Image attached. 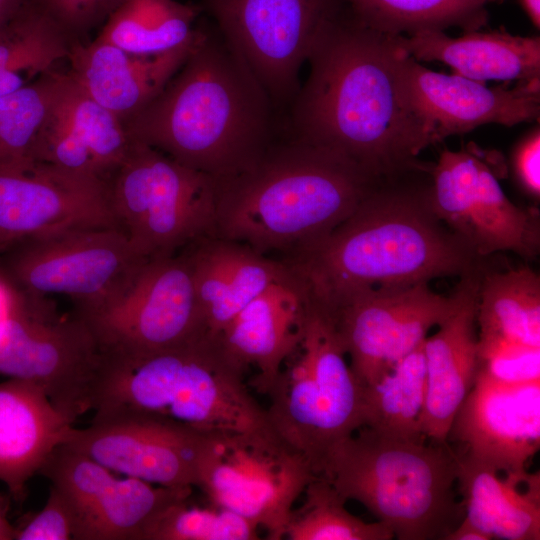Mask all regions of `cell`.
I'll list each match as a JSON object with an SVG mask.
<instances>
[{"instance_id":"cell-1","label":"cell","mask_w":540,"mask_h":540,"mask_svg":"<svg viewBox=\"0 0 540 540\" xmlns=\"http://www.w3.org/2000/svg\"><path fill=\"white\" fill-rule=\"evenodd\" d=\"M397 35L350 11L327 30L285 117V132L353 161L377 179L424 168L417 156L436 141L412 110L398 76Z\"/></svg>"},{"instance_id":"cell-2","label":"cell","mask_w":540,"mask_h":540,"mask_svg":"<svg viewBox=\"0 0 540 540\" xmlns=\"http://www.w3.org/2000/svg\"><path fill=\"white\" fill-rule=\"evenodd\" d=\"M404 175L381 180L332 230L286 253L315 303L329 310L366 289L481 268L482 257L435 214L430 187L408 185Z\"/></svg>"},{"instance_id":"cell-3","label":"cell","mask_w":540,"mask_h":540,"mask_svg":"<svg viewBox=\"0 0 540 540\" xmlns=\"http://www.w3.org/2000/svg\"><path fill=\"white\" fill-rule=\"evenodd\" d=\"M124 127L130 140L219 182L253 166L284 121L218 28L203 25L181 68Z\"/></svg>"},{"instance_id":"cell-4","label":"cell","mask_w":540,"mask_h":540,"mask_svg":"<svg viewBox=\"0 0 540 540\" xmlns=\"http://www.w3.org/2000/svg\"><path fill=\"white\" fill-rule=\"evenodd\" d=\"M381 180L284 132L249 169L217 182L213 236L288 253L341 223Z\"/></svg>"},{"instance_id":"cell-5","label":"cell","mask_w":540,"mask_h":540,"mask_svg":"<svg viewBox=\"0 0 540 540\" xmlns=\"http://www.w3.org/2000/svg\"><path fill=\"white\" fill-rule=\"evenodd\" d=\"M104 353L93 419L147 416L211 434L267 423L216 337L142 355Z\"/></svg>"},{"instance_id":"cell-6","label":"cell","mask_w":540,"mask_h":540,"mask_svg":"<svg viewBox=\"0 0 540 540\" xmlns=\"http://www.w3.org/2000/svg\"><path fill=\"white\" fill-rule=\"evenodd\" d=\"M457 457L426 444L361 427L338 443L319 474L365 506L399 540H445L464 517L456 499Z\"/></svg>"},{"instance_id":"cell-7","label":"cell","mask_w":540,"mask_h":540,"mask_svg":"<svg viewBox=\"0 0 540 540\" xmlns=\"http://www.w3.org/2000/svg\"><path fill=\"white\" fill-rule=\"evenodd\" d=\"M331 315L310 297L303 334L266 395L269 426L318 475L328 453L364 425L363 388Z\"/></svg>"},{"instance_id":"cell-8","label":"cell","mask_w":540,"mask_h":540,"mask_svg":"<svg viewBox=\"0 0 540 540\" xmlns=\"http://www.w3.org/2000/svg\"><path fill=\"white\" fill-rule=\"evenodd\" d=\"M107 186L118 228L147 259L214 234L216 180L144 143L132 141Z\"/></svg>"},{"instance_id":"cell-9","label":"cell","mask_w":540,"mask_h":540,"mask_svg":"<svg viewBox=\"0 0 540 540\" xmlns=\"http://www.w3.org/2000/svg\"><path fill=\"white\" fill-rule=\"evenodd\" d=\"M316 475L266 423L207 434L195 486L209 502L247 519L268 539L280 540L294 504Z\"/></svg>"},{"instance_id":"cell-10","label":"cell","mask_w":540,"mask_h":540,"mask_svg":"<svg viewBox=\"0 0 540 540\" xmlns=\"http://www.w3.org/2000/svg\"><path fill=\"white\" fill-rule=\"evenodd\" d=\"M103 350L75 312L59 317L47 298L18 295L0 322V374L40 385L70 421L92 410Z\"/></svg>"},{"instance_id":"cell-11","label":"cell","mask_w":540,"mask_h":540,"mask_svg":"<svg viewBox=\"0 0 540 540\" xmlns=\"http://www.w3.org/2000/svg\"><path fill=\"white\" fill-rule=\"evenodd\" d=\"M284 120L299 74L317 43L348 8L346 0H203Z\"/></svg>"},{"instance_id":"cell-12","label":"cell","mask_w":540,"mask_h":540,"mask_svg":"<svg viewBox=\"0 0 540 540\" xmlns=\"http://www.w3.org/2000/svg\"><path fill=\"white\" fill-rule=\"evenodd\" d=\"M74 312L110 354L142 355L207 335L184 249L148 259L116 294Z\"/></svg>"},{"instance_id":"cell-13","label":"cell","mask_w":540,"mask_h":540,"mask_svg":"<svg viewBox=\"0 0 540 540\" xmlns=\"http://www.w3.org/2000/svg\"><path fill=\"white\" fill-rule=\"evenodd\" d=\"M147 260L118 228H78L2 253L0 273L29 296H67L80 311L120 291Z\"/></svg>"},{"instance_id":"cell-14","label":"cell","mask_w":540,"mask_h":540,"mask_svg":"<svg viewBox=\"0 0 540 540\" xmlns=\"http://www.w3.org/2000/svg\"><path fill=\"white\" fill-rule=\"evenodd\" d=\"M431 176L435 214L478 256L511 251L532 260L539 254L538 210L511 202L497 172L472 144L442 151Z\"/></svg>"},{"instance_id":"cell-15","label":"cell","mask_w":540,"mask_h":540,"mask_svg":"<svg viewBox=\"0 0 540 540\" xmlns=\"http://www.w3.org/2000/svg\"><path fill=\"white\" fill-rule=\"evenodd\" d=\"M453 306L452 294L444 297L428 283H417L366 289L332 309H324L331 315L349 366L364 388L421 344Z\"/></svg>"},{"instance_id":"cell-16","label":"cell","mask_w":540,"mask_h":540,"mask_svg":"<svg viewBox=\"0 0 540 540\" xmlns=\"http://www.w3.org/2000/svg\"><path fill=\"white\" fill-rule=\"evenodd\" d=\"M98 227L118 228L107 182L29 158L0 159V254L31 239Z\"/></svg>"},{"instance_id":"cell-17","label":"cell","mask_w":540,"mask_h":540,"mask_svg":"<svg viewBox=\"0 0 540 540\" xmlns=\"http://www.w3.org/2000/svg\"><path fill=\"white\" fill-rule=\"evenodd\" d=\"M64 495L74 516V540H143L152 521L192 487H165L119 477L104 465L60 445L40 472Z\"/></svg>"},{"instance_id":"cell-18","label":"cell","mask_w":540,"mask_h":540,"mask_svg":"<svg viewBox=\"0 0 540 540\" xmlns=\"http://www.w3.org/2000/svg\"><path fill=\"white\" fill-rule=\"evenodd\" d=\"M207 434L147 416L92 419L64 444L115 473L165 487L196 485Z\"/></svg>"},{"instance_id":"cell-19","label":"cell","mask_w":540,"mask_h":540,"mask_svg":"<svg viewBox=\"0 0 540 540\" xmlns=\"http://www.w3.org/2000/svg\"><path fill=\"white\" fill-rule=\"evenodd\" d=\"M400 49L402 92L436 143L485 124L514 126L539 119L540 78L518 82L512 88L508 84L488 88L484 82L429 70Z\"/></svg>"},{"instance_id":"cell-20","label":"cell","mask_w":540,"mask_h":540,"mask_svg":"<svg viewBox=\"0 0 540 540\" xmlns=\"http://www.w3.org/2000/svg\"><path fill=\"white\" fill-rule=\"evenodd\" d=\"M455 454L505 474H524L540 447V380L507 384L476 373L448 440Z\"/></svg>"},{"instance_id":"cell-21","label":"cell","mask_w":540,"mask_h":540,"mask_svg":"<svg viewBox=\"0 0 540 540\" xmlns=\"http://www.w3.org/2000/svg\"><path fill=\"white\" fill-rule=\"evenodd\" d=\"M131 144L122 121L60 72L28 157L107 182Z\"/></svg>"},{"instance_id":"cell-22","label":"cell","mask_w":540,"mask_h":540,"mask_svg":"<svg viewBox=\"0 0 540 540\" xmlns=\"http://www.w3.org/2000/svg\"><path fill=\"white\" fill-rule=\"evenodd\" d=\"M479 268L460 277L452 293L451 313L438 330L424 341L426 397L423 433L435 443L447 445L452 422L474 385L477 373V303Z\"/></svg>"},{"instance_id":"cell-23","label":"cell","mask_w":540,"mask_h":540,"mask_svg":"<svg viewBox=\"0 0 540 540\" xmlns=\"http://www.w3.org/2000/svg\"><path fill=\"white\" fill-rule=\"evenodd\" d=\"M309 306L305 282L288 265L287 272L248 303L216 337L242 369H257L253 385L260 393H268L283 362L300 342Z\"/></svg>"},{"instance_id":"cell-24","label":"cell","mask_w":540,"mask_h":540,"mask_svg":"<svg viewBox=\"0 0 540 540\" xmlns=\"http://www.w3.org/2000/svg\"><path fill=\"white\" fill-rule=\"evenodd\" d=\"M184 250L204 329L210 337H217L248 303L288 270L283 261L216 236L198 239Z\"/></svg>"},{"instance_id":"cell-25","label":"cell","mask_w":540,"mask_h":540,"mask_svg":"<svg viewBox=\"0 0 540 540\" xmlns=\"http://www.w3.org/2000/svg\"><path fill=\"white\" fill-rule=\"evenodd\" d=\"M198 38L156 56L130 54L96 38L91 42L75 43L67 56L68 72L124 125L165 87L181 68Z\"/></svg>"},{"instance_id":"cell-26","label":"cell","mask_w":540,"mask_h":540,"mask_svg":"<svg viewBox=\"0 0 540 540\" xmlns=\"http://www.w3.org/2000/svg\"><path fill=\"white\" fill-rule=\"evenodd\" d=\"M73 427L40 385L20 378L0 383V481L13 498H25L28 481Z\"/></svg>"},{"instance_id":"cell-27","label":"cell","mask_w":540,"mask_h":540,"mask_svg":"<svg viewBox=\"0 0 540 540\" xmlns=\"http://www.w3.org/2000/svg\"><path fill=\"white\" fill-rule=\"evenodd\" d=\"M399 46L417 61H439L471 80L529 81L540 78V37L504 30L466 31L452 38L442 30L397 35Z\"/></svg>"},{"instance_id":"cell-28","label":"cell","mask_w":540,"mask_h":540,"mask_svg":"<svg viewBox=\"0 0 540 540\" xmlns=\"http://www.w3.org/2000/svg\"><path fill=\"white\" fill-rule=\"evenodd\" d=\"M456 457L464 518L493 539H540V503L519 489L528 472L500 478L491 468Z\"/></svg>"},{"instance_id":"cell-29","label":"cell","mask_w":540,"mask_h":540,"mask_svg":"<svg viewBox=\"0 0 540 540\" xmlns=\"http://www.w3.org/2000/svg\"><path fill=\"white\" fill-rule=\"evenodd\" d=\"M202 11V6L176 0H123L96 39L139 56L169 53L198 38Z\"/></svg>"},{"instance_id":"cell-30","label":"cell","mask_w":540,"mask_h":540,"mask_svg":"<svg viewBox=\"0 0 540 540\" xmlns=\"http://www.w3.org/2000/svg\"><path fill=\"white\" fill-rule=\"evenodd\" d=\"M478 337L540 348V278L528 267L484 271L477 303Z\"/></svg>"},{"instance_id":"cell-31","label":"cell","mask_w":540,"mask_h":540,"mask_svg":"<svg viewBox=\"0 0 540 540\" xmlns=\"http://www.w3.org/2000/svg\"><path fill=\"white\" fill-rule=\"evenodd\" d=\"M424 341L363 388V426L389 437L425 441Z\"/></svg>"},{"instance_id":"cell-32","label":"cell","mask_w":540,"mask_h":540,"mask_svg":"<svg viewBox=\"0 0 540 540\" xmlns=\"http://www.w3.org/2000/svg\"><path fill=\"white\" fill-rule=\"evenodd\" d=\"M365 26L390 35L456 26L478 30L487 22L486 6L493 0H346Z\"/></svg>"},{"instance_id":"cell-33","label":"cell","mask_w":540,"mask_h":540,"mask_svg":"<svg viewBox=\"0 0 540 540\" xmlns=\"http://www.w3.org/2000/svg\"><path fill=\"white\" fill-rule=\"evenodd\" d=\"M304 501L293 508L284 537L290 540H390L393 533L379 521L365 522L351 514L346 500L323 476L306 486Z\"/></svg>"},{"instance_id":"cell-34","label":"cell","mask_w":540,"mask_h":540,"mask_svg":"<svg viewBox=\"0 0 540 540\" xmlns=\"http://www.w3.org/2000/svg\"><path fill=\"white\" fill-rule=\"evenodd\" d=\"M69 49L57 27L27 3L0 32V73L23 70L40 76L67 58Z\"/></svg>"},{"instance_id":"cell-35","label":"cell","mask_w":540,"mask_h":540,"mask_svg":"<svg viewBox=\"0 0 540 540\" xmlns=\"http://www.w3.org/2000/svg\"><path fill=\"white\" fill-rule=\"evenodd\" d=\"M189 497L168 505L146 529L143 540H256L258 528L221 506L192 505Z\"/></svg>"},{"instance_id":"cell-36","label":"cell","mask_w":540,"mask_h":540,"mask_svg":"<svg viewBox=\"0 0 540 540\" xmlns=\"http://www.w3.org/2000/svg\"><path fill=\"white\" fill-rule=\"evenodd\" d=\"M59 73L51 69L24 87L0 97V159L29 158Z\"/></svg>"},{"instance_id":"cell-37","label":"cell","mask_w":540,"mask_h":540,"mask_svg":"<svg viewBox=\"0 0 540 540\" xmlns=\"http://www.w3.org/2000/svg\"><path fill=\"white\" fill-rule=\"evenodd\" d=\"M477 372L507 384L540 380V348L478 337Z\"/></svg>"},{"instance_id":"cell-38","label":"cell","mask_w":540,"mask_h":540,"mask_svg":"<svg viewBox=\"0 0 540 540\" xmlns=\"http://www.w3.org/2000/svg\"><path fill=\"white\" fill-rule=\"evenodd\" d=\"M123 0H28L52 22L70 46L85 42L88 34L104 24Z\"/></svg>"},{"instance_id":"cell-39","label":"cell","mask_w":540,"mask_h":540,"mask_svg":"<svg viewBox=\"0 0 540 540\" xmlns=\"http://www.w3.org/2000/svg\"><path fill=\"white\" fill-rule=\"evenodd\" d=\"M73 512L64 495L50 485L44 507L23 527L16 528L14 540H74Z\"/></svg>"},{"instance_id":"cell-40","label":"cell","mask_w":540,"mask_h":540,"mask_svg":"<svg viewBox=\"0 0 540 540\" xmlns=\"http://www.w3.org/2000/svg\"><path fill=\"white\" fill-rule=\"evenodd\" d=\"M512 168L521 189L530 197H540V128L533 127L517 143Z\"/></svg>"},{"instance_id":"cell-41","label":"cell","mask_w":540,"mask_h":540,"mask_svg":"<svg viewBox=\"0 0 540 540\" xmlns=\"http://www.w3.org/2000/svg\"><path fill=\"white\" fill-rule=\"evenodd\" d=\"M38 77L23 70H9L0 73V97L24 87Z\"/></svg>"},{"instance_id":"cell-42","label":"cell","mask_w":540,"mask_h":540,"mask_svg":"<svg viewBox=\"0 0 540 540\" xmlns=\"http://www.w3.org/2000/svg\"><path fill=\"white\" fill-rule=\"evenodd\" d=\"M493 539L489 534L475 526L466 518L459 522V524L447 535L445 540H491Z\"/></svg>"},{"instance_id":"cell-43","label":"cell","mask_w":540,"mask_h":540,"mask_svg":"<svg viewBox=\"0 0 540 540\" xmlns=\"http://www.w3.org/2000/svg\"><path fill=\"white\" fill-rule=\"evenodd\" d=\"M28 0H0V32L11 23Z\"/></svg>"},{"instance_id":"cell-44","label":"cell","mask_w":540,"mask_h":540,"mask_svg":"<svg viewBox=\"0 0 540 540\" xmlns=\"http://www.w3.org/2000/svg\"><path fill=\"white\" fill-rule=\"evenodd\" d=\"M520 5L536 29L540 28V0H519Z\"/></svg>"},{"instance_id":"cell-45","label":"cell","mask_w":540,"mask_h":540,"mask_svg":"<svg viewBox=\"0 0 540 540\" xmlns=\"http://www.w3.org/2000/svg\"><path fill=\"white\" fill-rule=\"evenodd\" d=\"M16 528L9 522L5 510L0 505V540H14Z\"/></svg>"},{"instance_id":"cell-46","label":"cell","mask_w":540,"mask_h":540,"mask_svg":"<svg viewBox=\"0 0 540 540\" xmlns=\"http://www.w3.org/2000/svg\"><path fill=\"white\" fill-rule=\"evenodd\" d=\"M504 0H493L494 3H502Z\"/></svg>"}]
</instances>
